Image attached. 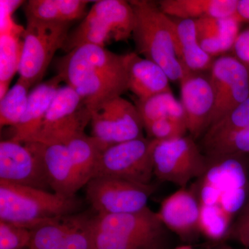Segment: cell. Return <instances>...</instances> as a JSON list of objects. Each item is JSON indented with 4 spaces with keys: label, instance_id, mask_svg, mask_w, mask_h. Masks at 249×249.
<instances>
[{
    "label": "cell",
    "instance_id": "11",
    "mask_svg": "<svg viewBox=\"0 0 249 249\" xmlns=\"http://www.w3.org/2000/svg\"><path fill=\"white\" fill-rule=\"evenodd\" d=\"M91 137L106 147L143 137V124L135 105L122 96L91 111Z\"/></svg>",
    "mask_w": 249,
    "mask_h": 249
},
{
    "label": "cell",
    "instance_id": "24",
    "mask_svg": "<svg viewBox=\"0 0 249 249\" xmlns=\"http://www.w3.org/2000/svg\"><path fill=\"white\" fill-rule=\"evenodd\" d=\"M64 145L68 150L80 187L86 186L92 178L98 157L106 147L85 132L73 136Z\"/></svg>",
    "mask_w": 249,
    "mask_h": 249
},
{
    "label": "cell",
    "instance_id": "17",
    "mask_svg": "<svg viewBox=\"0 0 249 249\" xmlns=\"http://www.w3.org/2000/svg\"><path fill=\"white\" fill-rule=\"evenodd\" d=\"M36 142L51 189L66 197L76 196L81 187L67 147L61 143Z\"/></svg>",
    "mask_w": 249,
    "mask_h": 249
},
{
    "label": "cell",
    "instance_id": "2",
    "mask_svg": "<svg viewBox=\"0 0 249 249\" xmlns=\"http://www.w3.org/2000/svg\"><path fill=\"white\" fill-rule=\"evenodd\" d=\"M129 2L135 16L132 37L139 55L159 65L170 81L180 83L188 70L177 53L173 18L153 1L133 0Z\"/></svg>",
    "mask_w": 249,
    "mask_h": 249
},
{
    "label": "cell",
    "instance_id": "31",
    "mask_svg": "<svg viewBox=\"0 0 249 249\" xmlns=\"http://www.w3.org/2000/svg\"><path fill=\"white\" fill-rule=\"evenodd\" d=\"M31 236L29 229L0 220V249H29Z\"/></svg>",
    "mask_w": 249,
    "mask_h": 249
},
{
    "label": "cell",
    "instance_id": "5",
    "mask_svg": "<svg viewBox=\"0 0 249 249\" xmlns=\"http://www.w3.org/2000/svg\"><path fill=\"white\" fill-rule=\"evenodd\" d=\"M134 24L135 16L129 1H95L84 19L69 34L62 49L68 53L81 45L105 47L111 42L127 40L132 37Z\"/></svg>",
    "mask_w": 249,
    "mask_h": 249
},
{
    "label": "cell",
    "instance_id": "33",
    "mask_svg": "<svg viewBox=\"0 0 249 249\" xmlns=\"http://www.w3.org/2000/svg\"><path fill=\"white\" fill-rule=\"evenodd\" d=\"M237 37L231 36L204 34L198 36L201 48L212 57L220 55L232 49Z\"/></svg>",
    "mask_w": 249,
    "mask_h": 249
},
{
    "label": "cell",
    "instance_id": "40",
    "mask_svg": "<svg viewBox=\"0 0 249 249\" xmlns=\"http://www.w3.org/2000/svg\"><path fill=\"white\" fill-rule=\"evenodd\" d=\"M247 249V248H243V249Z\"/></svg>",
    "mask_w": 249,
    "mask_h": 249
},
{
    "label": "cell",
    "instance_id": "36",
    "mask_svg": "<svg viewBox=\"0 0 249 249\" xmlns=\"http://www.w3.org/2000/svg\"><path fill=\"white\" fill-rule=\"evenodd\" d=\"M235 16L241 22H249V0H238Z\"/></svg>",
    "mask_w": 249,
    "mask_h": 249
},
{
    "label": "cell",
    "instance_id": "26",
    "mask_svg": "<svg viewBox=\"0 0 249 249\" xmlns=\"http://www.w3.org/2000/svg\"><path fill=\"white\" fill-rule=\"evenodd\" d=\"M31 87L20 78L0 99V124L16 127L25 111Z\"/></svg>",
    "mask_w": 249,
    "mask_h": 249
},
{
    "label": "cell",
    "instance_id": "34",
    "mask_svg": "<svg viewBox=\"0 0 249 249\" xmlns=\"http://www.w3.org/2000/svg\"><path fill=\"white\" fill-rule=\"evenodd\" d=\"M229 237L249 249V196L234 219Z\"/></svg>",
    "mask_w": 249,
    "mask_h": 249
},
{
    "label": "cell",
    "instance_id": "37",
    "mask_svg": "<svg viewBox=\"0 0 249 249\" xmlns=\"http://www.w3.org/2000/svg\"><path fill=\"white\" fill-rule=\"evenodd\" d=\"M209 249H233L231 248V247H229V246L226 245H219L217 246H214V247H212V248H210Z\"/></svg>",
    "mask_w": 249,
    "mask_h": 249
},
{
    "label": "cell",
    "instance_id": "38",
    "mask_svg": "<svg viewBox=\"0 0 249 249\" xmlns=\"http://www.w3.org/2000/svg\"><path fill=\"white\" fill-rule=\"evenodd\" d=\"M175 249H194L193 247H191V246L188 245H184V246H180V247H178V248Z\"/></svg>",
    "mask_w": 249,
    "mask_h": 249
},
{
    "label": "cell",
    "instance_id": "28",
    "mask_svg": "<svg viewBox=\"0 0 249 249\" xmlns=\"http://www.w3.org/2000/svg\"><path fill=\"white\" fill-rule=\"evenodd\" d=\"M232 222L220 204L201 205L200 232L209 240L217 242L229 237Z\"/></svg>",
    "mask_w": 249,
    "mask_h": 249
},
{
    "label": "cell",
    "instance_id": "7",
    "mask_svg": "<svg viewBox=\"0 0 249 249\" xmlns=\"http://www.w3.org/2000/svg\"><path fill=\"white\" fill-rule=\"evenodd\" d=\"M152 142L154 173L160 181L186 188L209 169V159L191 136Z\"/></svg>",
    "mask_w": 249,
    "mask_h": 249
},
{
    "label": "cell",
    "instance_id": "13",
    "mask_svg": "<svg viewBox=\"0 0 249 249\" xmlns=\"http://www.w3.org/2000/svg\"><path fill=\"white\" fill-rule=\"evenodd\" d=\"M0 181L47 191L49 187L37 143L0 142Z\"/></svg>",
    "mask_w": 249,
    "mask_h": 249
},
{
    "label": "cell",
    "instance_id": "35",
    "mask_svg": "<svg viewBox=\"0 0 249 249\" xmlns=\"http://www.w3.org/2000/svg\"><path fill=\"white\" fill-rule=\"evenodd\" d=\"M232 51L233 56L249 70V27L238 34Z\"/></svg>",
    "mask_w": 249,
    "mask_h": 249
},
{
    "label": "cell",
    "instance_id": "18",
    "mask_svg": "<svg viewBox=\"0 0 249 249\" xmlns=\"http://www.w3.org/2000/svg\"><path fill=\"white\" fill-rule=\"evenodd\" d=\"M127 88L137 96L145 100L160 93L172 91L170 80L157 64L138 53L124 54Z\"/></svg>",
    "mask_w": 249,
    "mask_h": 249
},
{
    "label": "cell",
    "instance_id": "20",
    "mask_svg": "<svg viewBox=\"0 0 249 249\" xmlns=\"http://www.w3.org/2000/svg\"><path fill=\"white\" fill-rule=\"evenodd\" d=\"M172 18L177 53L183 66L190 71H211L214 60L199 45L196 19Z\"/></svg>",
    "mask_w": 249,
    "mask_h": 249
},
{
    "label": "cell",
    "instance_id": "32",
    "mask_svg": "<svg viewBox=\"0 0 249 249\" xmlns=\"http://www.w3.org/2000/svg\"><path fill=\"white\" fill-rule=\"evenodd\" d=\"M151 140H170L183 137L188 132L186 124L171 119H163L153 121L144 125Z\"/></svg>",
    "mask_w": 249,
    "mask_h": 249
},
{
    "label": "cell",
    "instance_id": "3",
    "mask_svg": "<svg viewBox=\"0 0 249 249\" xmlns=\"http://www.w3.org/2000/svg\"><path fill=\"white\" fill-rule=\"evenodd\" d=\"M81 201L55 193L0 181V220L32 230L42 223L70 215Z\"/></svg>",
    "mask_w": 249,
    "mask_h": 249
},
{
    "label": "cell",
    "instance_id": "14",
    "mask_svg": "<svg viewBox=\"0 0 249 249\" xmlns=\"http://www.w3.org/2000/svg\"><path fill=\"white\" fill-rule=\"evenodd\" d=\"M31 231L29 249H96L93 217L85 214L50 219Z\"/></svg>",
    "mask_w": 249,
    "mask_h": 249
},
{
    "label": "cell",
    "instance_id": "9",
    "mask_svg": "<svg viewBox=\"0 0 249 249\" xmlns=\"http://www.w3.org/2000/svg\"><path fill=\"white\" fill-rule=\"evenodd\" d=\"M91 113L81 98L68 85L60 87L37 132L27 142L64 144L76 134L84 133Z\"/></svg>",
    "mask_w": 249,
    "mask_h": 249
},
{
    "label": "cell",
    "instance_id": "23",
    "mask_svg": "<svg viewBox=\"0 0 249 249\" xmlns=\"http://www.w3.org/2000/svg\"><path fill=\"white\" fill-rule=\"evenodd\" d=\"M89 2L85 0H30L26 3L24 11L26 18L70 23L84 16Z\"/></svg>",
    "mask_w": 249,
    "mask_h": 249
},
{
    "label": "cell",
    "instance_id": "10",
    "mask_svg": "<svg viewBox=\"0 0 249 249\" xmlns=\"http://www.w3.org/2000/svg\"><path fill=\"white\" fill-rule=\"evenodd\" d=\"M86 198L100 215L138 212L147 207L153 186L113 178H95L86 184Z\"/></svg>",
    "mask_w": 249,
    "mask_h": 249
},
{
    "label": "cell",
    "instance_id": "39",
    "mask_svg": "<svg viewBox=\"0 0 249 249\" xmlns=\"http://www.w3.org/2000/svg\"><path fill=\"white\" fill-rule=\"evenodd\" d=\"M247 163H248V167L249 170V155L247 156Z\"/></svg>",
    "mask_w": 249,
    "mask_h": 249
},
{
    "label": "cell",
    "instance_id": "30",
    "mask_svg": "<svg viewBox=\"0 0 249 249\" xmlns=\"http://www.w3.org/2000/svg\"><path fill=\"white\" fill-rule=\"evenodd\" d=\"M197 36L204 34L237 37L242 22L236 16L222 18H201L196 19Z\"/></svg>",
    "mask_w": 249,
    "mask_h": 249
},
{
    "label": "cell",
    "instance_id": "1",
    "mask_svg": "<svg viewBox=\"0 0 249 249\" xmlns=\"http://www.w3.org/2000/svg\"><path fill=\"white\" fill-rule=\"evenodd\" d=\"M55 70L91 113L128 91L124 55L101 46L84 45L72 49L56 60Z\"/></svg>",
    "mask_w": 249,
    "mask_h": 249
},
{
    "label": "cell",
    "instance_id": "19",
    "mask_svg": "<svg viewBox=\"0 0 249 249\" xmlns=\"http://www.w3.org/2000/svg\"><path fill=\"white\" fill-rule=\"evenodd\" d=\"M62 78L58 75L42 82L29 92L27 107L19 124L14 127L12 139L18 142H27L38 129L60 88Z\"/></svg>",
    "mask_w": 249,
    "mask_h": 249
},
{
    "label": "cell",
    "instance_id": "4",
    "mask_svg": "<svg viewBox=\"0 0 249 249\" xmlns=\"http://www.w3.org/2000/svg\"><path fill=\"white\" fill-rule=\"evenodd\" d=\"M166 229L148 207L93 217L96 249H161Z\"/></svg>",
    "mask_w": 249,
    "mask_h": 249
},
{
    "label": "cell",
    "instance_id": "22",
    "mask_svg": "<svg viewBox=\"0 0 249 249\" xmlns=\"http://www.w3.org/2000/svg\"><path fill=\"white\" fill-rule=\"evenodd\" d=\"M237 3L238 0H160L157 4L170 17L199 19L235 16Z\"/></svg>",
    "mask_w": 249,
    "mask_h": 249
},
{
    "label": "cell",
    "instance_id": "8",
    "mask_svg": "<svg viewBox=\"0 0 249 249\" xmlns=\"http://www.w3.org/2000/svg\"><path fill=\"white\" fill-rule=\"evenodd\" d=\"M151 139L144 137L115 144L98 157L92 178H113L142 186H151L155 176Z\"/></svg>",
    "mask_w": 249,
    "mask_h": 249
},
{
    "label": "cell",
    "instance_id": "15",
    "mask_svg": "<svg viewBox=\"0 0 249 249\" xmlns=\"http://www.w3.org/2000/svg\"><path fill=\"white\" fill-rule=\"evenodd\" d=\"M188 71L180 81L181 103L186 114L187 128L196 140L210 127L214 107V95L210 74Z\"/></svg>",
    "mask_w": 249,
    "mask_h": 249
},
{
    "label": "cell",
    "instance_id": "25",
    "mask_svg": "<svg viewBox=\"0 0 249 249\" xmlns=\"http://www.w3.org/2000/svg\"><path fill=\"white\" fill-rule=\"evenodd\" d=\"M134 105L142 117L143 127L163 119H173L187 126L182 105L175 97L173 91L160 93L147 99H137Z\"/></svg>",
    "mask_w": 249,
    "mask_h": 249
},
{
    "label": "cell",
    "instance_id": "27",
    "mask_svg": "<svg viewBox=\"0 0 249 249\" xmlns=\"http://www.w3.org/2000/svg\"><path fill=\"white\" fill-rule=\"evenodd\" d=\"M249 127V97L221 120L211 125L203 136V145Z\"/></svg>",
    "mask_w": 249,
    "mask_h": 249
},
{
    "label": "cell",
    "instance_id": "12",
    "mask_svg": "<svg viewBox=\"0 0 249 249\" xmlns=\"http://www.w3.org/2000/svg\"><path fill=\"white\" fill-rule=\"evenodd\" d=\"M209 74L214 95L211 127L249 97V70L233 55H222Z\"/></svg>",
    "mask_w": 249,
    "mask_h": 249
},
{
    "label": "cell",
    "instance_id": "16",
    "mask_svg": "<svg viewBox=\"0 0 249 249\" xmlns=\"http://www.w3.org/2000/svg\"><path fill=\"white\" fill-rule=\"evenodd\" d=\"M157 214L167 229L183 240H191L201 233V204L194 188H180L167 196Z\"/></svg>",
    "mask_w": 249,
    "mask_h": 249
},
{
    "label": "cell",
    "instance_id": "21",
    "mask_svg": "<svg viewBox=\"0 0 249 249\" xmlns=\"http://www.w3.org/2000/svg\"><path fill=\"white\" fill-rule=\"evenodd\" d=\"M24 28L14 18L1 21L0 26V99L9 90L10 84L19 71L23 50Z\"/></svg>",
    "mask_w": 249,
    "mask_h": 249
},
{
    "label": "cell",
    "instance_id": "6",
    "mask_svg": "<svg viewBox=\"0 0 249 249\" xmlns=\"http://www.w3.org/2000/svg\"><path fill=\"white\" fill-rule=\"evenodd\" d=\"M22 34L23 50L19 78L31 88L41 83L59 49L66 42L70 23L44 22L27 18Z\"/></svg>",
    "mask_w": 249,
    "mask_h": 249
},
{
    "label": "cell",
    "instance_id": "29",
    "mask_svg": "<svg viewBox=\"0 0 249 249\" xmlns=\"http://www.w3.org/2000/svg\"><path fill=\"white\" fill-rule=\"evenodd\" d=\"M209 160L232 155H249V127L203 145Z\"/></svg>",
    "mask_w": 249,
    "mask_h": 249
}]
</instances>
